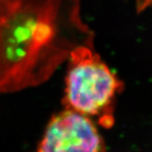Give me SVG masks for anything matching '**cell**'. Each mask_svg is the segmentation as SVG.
Returning <instances> with one entry per match:
<instances>
[{"instance_id": "6da1fadb", "label": "cell", "mask_w": 152, "mask_h": 152, "mask_svg": "<svg viewBox=\"0 0 152 152\" xmlns=\"http://www.w3.org/2000/svg\"><path fill=\"white\" fill-rule=\"evenodd\" d=\"M92 39L78 0H0V94L47 81Z\"/></svg>"}, {"instance_id": "7a4b0ae2", "label": "cell", "mask_w": 152, "mask_h": 152, "mask_svg": "<svg viewBox=\"0 0 152 152\" xmlns=\"http://www.w3.org/2000/svg\"><path fill=\"white\" fill-rule=\"evenodd\" d=\"M124 87L92 45H80L68 58L63 104L65 109L91 118L110 128L114 123L115 100Z\"/></svg>"}, {"instance_id": "3957f363", "label": "cell", "mask_w": 152, "mask_h": 152, "mask_svg": "<svg viewBox=\"0 0 152 152\" xmlns=\"http://www.w3.org/2000/svg\"><path fill=\"white\" fill-rule=\"evenodd\" d=\"M35 152H105V144L91 118L65 109L49 120Z\"/></svg>"}, {"instance_id": "277c9868", "label": "cell", "mask_w": 152, "mask_h": 152, "mask_svg": "<svg viewBox=\"0 0 152 152\" xmlns=\"http://www.w3.org/2000/svg\"><path fill=\"white\" fill-rule=\"evenodd\" d=\"M138 4L141 8H144L152 4V0H138Z\"/></svg>"}]
</instances>
